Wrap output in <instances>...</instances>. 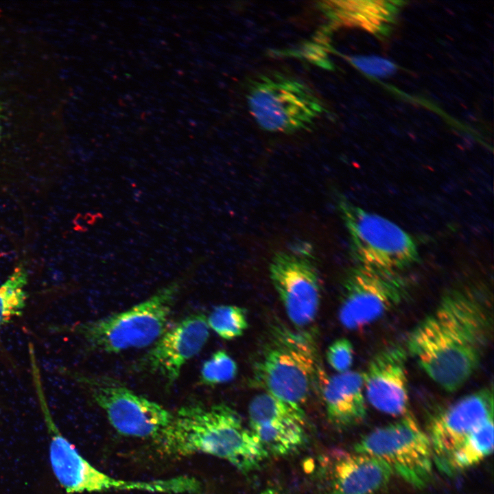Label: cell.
<instances>
[{
    "instance_id": "obj_5",
    "label": "cell",
    "mask_w": 494,
    "mask_h": 494,
    "mask_svg": "<svg viewBox=\"0 0 494 494\" xmlns=\"http://www.w3.org/2000/svg\"><path fill=\"white\" fill-rule=\"evenodd\" d=\"M338 205L357 264L400 272L419 262L414 239L397 224L345 198Z\"/></svg>"
},
{
    "instance_id": "obj_25",
    "label": "cell",
    "mask_w": 494,
    "mask_h": 494,
    "mask_svg": "<svg viewBox=\"0 0 494 494\" xmlns=\"http://www.w3.org/2000/svg\"><path fill=\"white\" fill-rule=\"evenodd\" d=\"M351 62L358 69L373 77H387L393 74L396 71L394 63L389 60L376 56H355L351 58Z\"/></svg>"
},
{
    "instance_id": "obj_15",
    "label": "cell",
    "mask_w": 494,
    "mask_h": 494,
    "mask_svg": "<svg viewBox=\"0 0 494 494\" xmlns=\"http://www.w3.org/2000/svg\"><path fill=\"white\" fill-rule=\"evenodd\" d=\"M320 471L328 494H375L388 485L394 474L379 458L357 452L325 456Z\"/></svg>"
},
{
    "instance_id": "obj_20",
    "label": "cell",
    "mask_w": 494,
    "mask_h": 494,
    "mask_svg": "<svg viewBox=\"0 0 494 494\" xmlns=\"http://www.w3.org/2000/svg\"><path fill=\"white\" fill-rule=\"evenodd\" d=\"M249 425L276 421H297L305 423L302 407L286 402L268 392L255 396L248 406Z\"/></svg>"
},
{
    "instance_id": "obj_16",
    "label": "cell",
    "mask_w": 494,
    "mask_h": 494,
    "mask_svg": "<svg viewBox=\"0 0 494 494\" xmlns=\"http://www.w3.org/2000/svg\"><path fill=\"white\" fill-rule=\"evenodd\" d=\"M320 390L329 422L338 428H349L366 416L363 372L349 370L325 377L319 370Z\"/></svg>"
},
{
    "instance_id": "obj_3",
    "label": "cell",
    "mask_w": 494,
    "mask_h": 494,
    "mask_svg": "<svg viewBox=\"0 0 494 494\" xmlns=\"http://www.w3.org/2000/svg\"><path fill=\"white\" fill-rule=\"evenodd\" d=\"M317 353L307 333L272 327L252 364V384L302 407L318 377Z\"/></svg>"
},
{
    "instance_id": "obj_22",
    "label": "cell",
    "mask_w": 494,
    "mask_h": 494,
    "mask_svg": "<svg viewBox=\"0 0 494 494\" xmlns=\"http://www.w3.org/2000/svg\"><path fill=\"white\" fill-rule=\"evenodd\" d=\"M207 319L209 328L227 340L242 336L248 326L244 309L232 305L215 307Z\"/></svg>"
},
{
    "instance_id": "obj_24",
    "label": "cell",
    "mask_w": 494,
    "mask_h": 494,
    "mask_svg": "<svg viewBox=\"0 0 494 494\" xmlns=\"http://www.w3.org/2000/svg\"><path fill=\"white\" fill-rule=\"evenodd\" d=\"M326 355L329 364L338 373L349 371L353 362V346L347 338H338L329 346Z\"/></svg>"
},
{
    "instance_id": "obj_13",
    "label": "cell",
    "mask_w": 494,
    "mask_h": 494,
    "mask_svg": "<svg viewBox=\"0 0 494 494\" xmlns=\"http://www.w3.org/2000/svg\"><path fill=\"white\" fill-rule=\"evenodd\" d=\"M407 351L390 345L376 353L363 372L365 397L376 410L403 416L410 412Z\"/></svg>"
},
{
    "instance_id": "obj_17",
    "label": "cell",
    "mask_w": 494,
    "mask_h": 494,
    "mask_svg": "<svg viewBox=\"0 0 494 494\" xmlns=\"http://www.w3.org/2000/svg\"><path fill=\"white\" fill-rule=\"evenodd\" d=\"M322 10L333 22L379 32L391 15L392 5L384 1H332L322 2Z\"/></svg>"
},
{
    "instance_id": "obj_9",
    "label": "cell",
    "mask_w": 494,
    "mask_h": 494,
    "mask_svg": "<svg viewBox=\"0 0 494 494\" xmlns=\"http://www.w3.org/2000/svg\"><path fill=\"white\" fill-rule=\"evenodd\" d=\"M270 277L287 318L298 329L311 325L320 308L318 272L307 247L279 251L270 263Z\"/></svg>"
},
{
    "instance_id": "obj_12",
    "label": "cell",
    "mask_w": 494,
    "mask_h": 494,
    "mask_svg": "<svg viewBox=\"0 0 494 494\" xmlns=\"http://www.w3.org/2000/svg\"><path fill=\"white\" fill-rule=\"evenodd\" d=\"M493 418V388L465 395L430 420L427 435L434 464L440 469L454 450L475 429Z\"/></svg>"
},
{
    "instance_id": "obj_2",
    "label": "cell",
    "mask_w": 494,
    "mask_h": 494,
    "mask_svg": "<svg viewBox=\"0 0 494 494\" xmlns=\"http://www.w3.org/2000/svg\"><path fill=\"white\" fill-rule=\"evenodd\" d=\"M156 440L167 456L203 453L225 460L243 473L258 469L269 456L239 414L225 403L181 407Z\"/></svg>"
},
{
    "instance_id": "obj_14",
    "label": "cell",
    "mask_w": 494,
    "mask_h": 494,
    "mask_svg": "<svg viewBox=\"0 0 494 494\" xmlns=\"http://www.w3.org/2000/svg\"><path fill=\"white\" fill-rule=\"evenodd\" d=\"M207 316L191 314L165 331L144 356L143 367L162 377L168 386L178 378L183 366L196 356L209 337Z\"/></svg>"
},
{
    "instance_id": "obj_6",
    "label": "cell",
    "mask_w": 494,
    "mask_h": 494,
    "mask_svg": "<svg viewBox=\"0 0 494 494\" xmlns=\"http://www.w3.org/2000/svg\"><path fill=\"white\" fill-rule=\"evenodd\" d=\"M354 450L379 458L393 473L416 488L425 487L432 479L434 462L431 443L410 411L363 436Z\"/></svg>"
},
{
    "instance_id": "obj_26",
    "label": "cell",
    "mask_w": 494,
    "mask_h": 494,
    "mask_svg": "<svg viewBox=\"0 0 494 494\" xmlns=\"http://www.w3.org/2000/svg\"><path fill=\"white\" fill-rule=\"evenodd\" d=\"M325 44L318 43H311L307 44L302 49L301 54L308 60L313 63L329 69L331 64L329 61Z\"/></svg>"
},
{
    "instance_id": "obj_4",
    "label": "cell",
    "mask_w": 494,
    "mask_h": 494,
    "mask_svg": "<svg viewBox=\"0 0 494 494\" xmlns=\"http://www.w3.org/2000/svg\"><path fill=\"white\" fill-rule=\"evenodd\" d=\"M180 283L174 281L121 312L78 324L72 331L93 350L116 353L154 343L166 331Z\"/></svg>"
},
{
    "instance_id": "obj_11",
    "label": "cell",
    "mask_w": 494,
    "mask_h": 494,
    "mask_svg": "<svg viewBox=\"0 0 494 494\" xmlns=\"http://www.w3.org/2000/svg\"><path fill=\"white\" fill-rule=\"evenodd\" d=\"M40 406L49 436V459L57 480L67 493L106 492L111 491H140L141 481L124 480L113 478L100 471L82 457L74 446L60 433L54 423L43 394L39 381Z\"/></svg>"
},
{
    "instance_id": "obj_18",
    "label": "cell",
    "mask_w": 494,
    "mask_h": 494,
    "mask_svg": "<svg viewBox=\"0 0 494 494\" xmlns=\"http://www.w3.org/2000/svg\"><path fill=\"white\" fill-rule=\"evenodd\" d=\"M493 449V418L471 433L450 454L440 469L450 475L470 469L488 457Z\"/></svg>"
},
{
    "instance_id": "obj_10",
    "label": "cell",
    "mask_w": 494,
    "mask_h": 494,
    "mask_svg": "<svg viewBox=\"0 0 494 494\" xmlns=\"http://www.w3.org/2000/svg\"><path fill=\"white\" fill-rule=\"evenodd\" d=\"M80 379L121 435L156 440L174 418L163 406L124 386L102 379Z\"/></svg>"
},
{
    "instance_id": "obj_19",
    "label": "cell",
    "mask_w": 494,
    "mask_h": 494,
    "mask_svg": "<svg viewBox=\"0 0 494 494\" xmlns=\"http://www.w3.org/2000/svg\"><path fill=\"white\" fill-rule=\"evenodd\" d=\"M305 423L276 421L250 426L268 454L287 456L302 449L307 443Z\"/></svg>"
},
{
    "instance_id": "obj_8",
    "label": "cell",
    "mask_w": 494,
    "mask_h": 494,
    "mask_svg": "<svg viewBox=\"0 0 494 494\" xmlns=\"http://www.w3.org/2000/svg\"><path fill=\"white\" fill-rule=\"evenodd\" d=\"M408 291L400 272L357 264L343 279L340 322L350 330L367 326L399 306Z\"/></svg>"
},
{
    "instance_id": "obj_21",
    "label": "cell",
    "mask_w": 494,
    "mask_h": 494,
    "mask_svg": "<svg viewBox=\"0 0 494 494\" xmlns=\"http://www.w3.org/2000/svg\"><path fill=\"white\" fill-rule=\"evenodd\" d=\"M28 274L20 264L0 285V331L13 318L22 315L26 306Z\"/></svg>"
},
{
    "instance_id": "obj_23",
    "label": "cell",
    "mask_w": 494,
    "mask_h": 494,
    "mask_svg": "<svg viewBox=\"0 0 494 494\" xmlns=\"http://www.w3.org/2000/svg\"><path fill=\"white\" fill-rule=\"evenodd\" d=\"M237 373L235 361L224 350H218L204 362L200 371V381L207 386L226 383Z\"/></svg>"
},
{
    "instance_id": "obj_28",
    "label": "cell",
    "mask_w": 494,
    "mask_h": 494,
    "mask_svg": "<svg viewBox=\"0 0 494 494\" xmlns=\"http://www.w3.org/2000/svg\"><path fill=\"white\" fill-rule=\"evenodd\" d=\"M0 137H1V121H0Z\"/></svg>"
},
{
    "instance_id": "obj_1",
    "label": "cell",
    "mask_w": 494,
    "mask_h": 494,
    "mask_svg": "<svg viewBox=\"0 0 494 494\" xmlns=\"http://www.w3.org/2000/svg\"><path fill=\"white\" fill-rule=\"evenodd\" d=\"M491 302L482 287L454 286L408 335L407 353L445 391L462 388L481 364L493 336Z\"/></svg>"
},
{
    "instance_id": "obj_27",
    "label": "cell",
    "mask_w": 494,
    "mask_h": 494,
    "mask_svg": "<svg viewBox=\"0 0 494 494\" xmlns=\"http://www.w3.org/2000/svg\"><path fill=\"white\" fill-rule=\"evenodd\" d=\"M259 494H281V493H280V491H279L277 489L270 488V489H267L263 491Z\"/></svg>"
},
{
    "instance_id": "obj_7",
    "label": "cell",
    "mask_w": 494,
    "mask_h": 494,
    "mask_svg": "<svg viewBox=\"0 0 494 494\" xmlns=\"http://www.w3.org/2000/svg\"><path fill=\"white\" fill-rule=\"evenodd\" d=\"M248 103L258 124L271 132L307 128L324 111L322 102L309 87L281 75L259 78L248 91Z\"/></svg>"
}]
</instances>
